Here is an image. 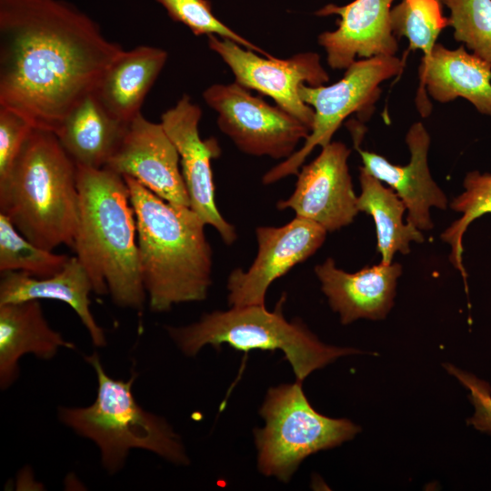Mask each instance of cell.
Segmentation results:
<instances>
[{"label": "cell", "instance_id": "obj_1", "mask_svg": "<svg viewBox=\"0 0 491 491\" xmlns=\"http://www.w3.org/2000/svg\"><path fill=\"white\" fill-rule=\"evenodd\" d=\"M124 52L64 0H0V106L55 133Z\"/></svg>", "mask_w": 491, "mask_h": 491}, {"label": "cell", "instance_id": "obj_2", "mask_svg": "<svg viewBox=\"0 0 491 491\" xmlns=\"http://www.w3.org/2000/svg\"><path fill=\"white\" fill-rule=\"evenodd\" d=\"M141 276L153 312L203 301L212 284L205 224L190 207L171 204L129 176Z\"/></svg>", "mask_w": 491, "mask_h": 491}, {"label": "cell", "instance_id": "obj_3", "mask_svg": "<svg viewBox=\"0 0 491 491\" xmlns=\"http://www.w3.org/2000/svg\"><path fill=\"white\" fill-rule=\"evenodd\" d=\"M78 223L73 248L98 295L141 310L146 292L139 266L137 227L125 178L108 168L76 165Z\"/></svg>", "mask_w": 491, "mask_h": 491}, {"label": "cell", "instance_id": "obj_4", "mask_svg": "<svg viewBox=\"0 0 491 491\" xmlns=\"http://www.w3.org/2000/svg\"><path fill=\"white\" fill-rule=\"evenodd\" d=\"M76 173L56 135L33 128L0 177V214L41 248H73L79 215Z\"/></svg>", "mask_w": 491, "mask_h": 491}, {"label": "cell", "instance_id": "obj_5", "mask_svg": "<svg viewBox=\"0 0 491 491\" xmlns=\"http://www.w3.org/2000/svg\"><path fill=\"white\" fill-rule=\"evenodd\" d=\"M285 300L283 296L273 311L265 306H232L226 311L204 314L191 325L167 326L166 330L187 356H195L206 345L217 350L223 344L242 351L280 350L301 383L313 371L340 356L362 353L326 345L301 321H287L283 314Z\"/></svg>", "mask_w": 491, "mask_h": 491}, {"label": "cell", "instance_id": "obj_6", "mask_svg": "<svg viewBox=\"0 0 491 491\" xmlns=\"http://www.w3.org/2000/svg\"><path fill=\"white\" fill-rule=\"evenodd\" d=\"M85 360L96 374V398L86 407H60L58 416L98 446L107 472H118L133 448L153 452L176 465L188 464L180 436L163 417L145 411L135 401L132 393L135 376L127 381L110 377L95 353Z\"/></svg>", "mask_w": 491, "mask_h": 491}, {"label": "cell", "instance_id": "obj_7", "mask_svg": "<svg viewBox=\"0 0 491 491\" xmlns=\"http://www.w3.org/2000/svg\"><path fill=\"white\" fill-rule=\"evenodd\" d=\"M259 413L265 426L254 431L258 469L283 482L308 456L339 446L360 431L347 419L316 412L298 381L269 388Z\"/></svg>", "mask_w": 491, "mask_h": 491}, {"label": "cell", "instance_id": "obj_8", "mask_svg": "<svg viewBox=\"0 0 491 491\" xmlns=\"http://www.w3.org/2000/svg\"><path fill=\"white\" fill-rule=\"evenodd\" d=\"M404 65L396 55L365 58L351 64L335 84L301 85L300 97L314 110L310 133L300 149L263 175V184L270 185L287 175H297L310 153L316 146L322 148L328 145L350 115L358 113L362 119L369 116L381 94L380 84L397 75Z\"/></svg>", "mask_w": 491, "mask_h": 491}, {"label": "cell", "instance_id": "obj_9", "mask_svg": "<svg viewBox=\"0 0 491 491\" xmlns=\"http://www.w3.org/2000/svg\"><path fill=\"white\" fill-rule=\"evenodd\" d=\"M203 99L216 112L219 130L246 155L287 159L310 133L296 116L235 81L208 86Z\"/></svg>", "mask_w": 491, "mask_h": 491}, {"label": "cell", "instance_id": "obj_10", "mask_svg": "<svg viewBox=\"0 0 491 491\" xmlns=\"http://www.w3.org/2000/svg\"><path fill=\"white\" fill-rule=\"evenodd\" d=\"M207 37L209 48L230 68L236 83L269 96L311 130L314 110L302 100L299 88L303 85L318 86L329 81L318 54L304 52L286 59L263 57L229 39Z\"/></svg>", "mask_w": 491, "mask_h": 491}, {"label": "cell", "instance_id": "obj_11", "mask_svg": "<svg viewBox=\"0 0 491 491\" xmlns=\"http://www.w3.org/2000/svg\"><path fill=\"white\" fill-rule=\"evenodd\" d=\"M326 233L320 225L296 215L279 227L258 226L255 261L247 270L235 268L228 276L229 305L265 306L270 285L313 256L325 242Z\"/></svg>", "mask_w": 491, "mask_h": 491}, {"label": "cell", "instance_id": "obj_12", "mask_svg": "<svg viewBox=\"0 0 491 491\" xmlns=\"http://www.w3.org/2000/svg\"><path fill=\"white\" fill-rule=\"evenodd\" d=\"M201 117L199 105L184 95L162 114L160 123L178 152L190 207L205 225L218 232L225 245L230 246L236 240L237 234L216 206L211 168V161L220 155L221 149L215 138L203 140L200 137Z\"/></svg>", "mask_w": 491, "mask_h": 491}, {"label": "cell", "instance_id": "obj_13", "mask_svg": "<svg viewBox=\"0 0 491 491\" xmlns=\"http://www.w3.org/2000/svg\"><path fill=\"white\" fill-rule=\"evenodd\" d=\"M351 150L342 142H330L310 164L301 166L292 195L276 204L292 209L327 232L350 225L359 213L347 160Z\"/></svg>", "mask_w": 491, "mask_h": 491}, {"label": "cell", "instance_id": "obj_14", "mask_svg": "<svg viewBox=\"0 0 491 491\" xmlns=\"http://www.w3.org/2000/svg\"><path fill=\"white\" fill-rule=\"evenodd\" d=\"M179 164L178 152L162 124L147 120L141 113L129 124L105 167L135 179L171 204L190 206Z\"/></svg>", "mask_w": 491, "mask_h": 491}, {"label": "cell", "instance_id": "obj_15", "mask_svg": "<svg viewBox=\"0 0 491 491\" xmlns=\"http://www.w3.org/2000/svg\"><path fill=\"white\" fill-rule=\"evenodd\" d=\"M352 134L363 167L396 193L406 205V221L421 231L431 230L434 224L430 209L446 210L448 200L430 174L427 163L430 136L423 123H415L406 133L411 157L406 165H394L378 154L361 149V128H353Z\"/></svg>", "mask_w": 491, "mask_h": 491}, {"label": "cell", "instance_id": "obj_16", "mask_svg": "<svg viewBox=\"0 0 491 491\" xmlns=\"http://www.w3.org/2000/svg\"><path fill=\"white\" fill-rule=\"evenodd\" d=\"M394 1L354 0L344 6L330 4L316 13L340 17L337 29L318 35L331 68L346 69L356 58L396 55L398 43L390 20Z\"/></svg>", "mask_w": 491, "mask_h": 491}, {"label": "cell", "instance_id": "obj_17", "mask_svg": "<svg viewBox=\"0 0 491 491\" xmlns=\"http://www.w3.org/2000/svg\"><path fill=\"white\" fill-rule=\"evenodd\" d=\"M419 78L416 102L422 116L431 112L426 88L440 103L462 97L479 113L491 116V64L469 54L463 45L451 50L436 43L430 56L421 60Z\"/></svg>", "mask_w": 491, "mask_h": 491}, {"label": "cell", "instance_id": "obj_18", "mask_svg": "<svg viewBox=\"0 0 491 491\" xmlns=\"http://www.w3.org/2000/svg\"><path fill=\"white\" fill-rule=\"evenodd\" d=\"M315 273L331 308L346 325L359 318L381 320L386 316L394 304L402 266L380 263L347 273L337 268L334 259L327 258L316 266Z\"/></svg>", "mask_w": 491, "mask_h": 491}, {"label": "cell", "instance_id": "obj_19", "mask_svg": "<svg viewBox=\"0 0 491 491\" xmlns=\"http://www.w3.org/2000/svg\"><path fill=\"white\" fill-rule=\"evenodd\" d=\"M59 347L75 348L47 323L38 300L0 305V386L6 389L19 376L20 358L33 354L51 359Z\"/></svg>", "mask_w": 491, "mask_h": 491}, {"label": "cell", "instance_id": "obj_20", "mask_svg": "<svg viewBox=\"0 0 491 491\" xmlns=\"http://www.w3.org/2000/svg\"><path fill=\"white\" fill-rule=\"evenodd\" d=\"M92 282L76 256L69 258L58 274L37 278L23 272H1L0 305L29 300L63 302L75 312L95 346H105L106 338L90 310Z\"/></svg>", "mask_w": 491, "mask_h": 491}, {"label": "cell", "instance_id": "obj_21", "mask_svg": "<svg viewBox=\"0 0 491 491\" xmlns=\"http://www.w3.org/2000/svg\"><path fill=\"white\" fill-rule=\"evenodd\" d=\"M168 55L160 47L139 45L125 51L102 76L95 95L118 121L129 125L163 70Z\"/></svg>", "mask_w": 491, "mask_h": 491}, {"label": "cell", "instance_id": "obj_22", "mask_svg": "<svg viewBox=\"0 0 491 491\" xmlns=\"http://www.w3.org/2000/svg\"><path fill=\"white\" fill-rule=\"evenodd\" d=\"M128 125L112 116L93 93L64 118L55 134L76 165L99 169L117 151Z\"/></svg>", "mask_w": 491, "mask_h": 491}, {"label": "cell", "instance_id": "obj_23", "mask_svg": "<svg viewBox=\"0 0 491 491\" xmlns=\"http://www.w3.org/2000/svg\"><path fill=\"white\" fill-rule=\"evenodd\" d=\"M359 182L361 192L356 206L359 212L370 215L376 231V251L385 265L393 263L396 253L406 255L410 243H423L422 231L410 223L404 224L405 204L390 187L360 167Z\"/></svg>", "mask_w": 491, "mask_h": 491}, {"label": "cell", "instance_id": "obj_24", "mask_svg": "<svg viewBox=\"0 0 491 491\" xmlns=\"http://www.w3.org/2000/svg\"><path fill=\"white\" fill-rule=\"evenodd\" d=\"M464 191L450 203V207L461 216L441 234V239L450 246L449 261L464 280L467 293L466 271L463 264V236L476 218L491 213V173L468 172L463 181Z\"/></svg>", "mask_w": 491, "mask_h": 491}, {"label": "cell", "instance_id": "obj_25", "mask_svg": "<svg viewBox=\"0 0 491 491\" xmlns=\"http://www.w3.org/2000/svg\"><path fill=\"white\" fill-rule=\"evenodd\" d=\"M442 0H402L391 9L390 20L396 39L406 37L411 50L423 52L427 59L441 31L449 26Z\"/></svg>", "mask_w": 491, "mask_h": 491}, {"label": "cell", "instance_id": "obj_26", "mask_svg": "<svg viewBox=\"0 0 491 491\" xmlns=\"http://www.w3.org/2000/svg\"><path fill=\"white\" fill-rule=\"evenodd\" d=\"M69 258L35 246L0 214L1 272H23L37 278H46L61 272Z\"/></svg>", "mask_w": 491, "mask_h": 491}, {"label": "cell", "instance_id": "obj_27", "mask_svg": "<svg viewBox=\"0 0 491 491\" xmlns=\"http://www.w3.org/2000/svg\"><path fill=\"white\" fill-rule=\"evenodd\" d=\"M454 37L491 64V0H442Z\"/></svg>", "mask_w": 491, "mask_h": 491}, {"label": "cell", "instance_id": "obj_28", "mask_svg": "<svg viewBox=\"0 0 491 491\" xmlns=\"http://www.w3.org/2000/svg\"><path fill=\"white\" fill-rule=\"evenodd\" d=\"M155 1L165 7L171 19L186 25L195 35H216L234 41L264 56H273L219 21L213 14L208 0Z\"/></svg>", "mask_w": 491, "mask_h": 491}, {"label": "cell", "instance_id": "obj_29", "mask_svg": "<svg viewBox=\"0 0 491 491\" xmlns=\"http://www.w3.org/2000/svg\"><path fill=\"white\" fill-rule=\"evenodd\" d=\"M33 128L25 117L0 106V177L8 172Z\"/></svg>", "mask_w": 491, "mask_h": 491}, {"label": "cell", "instance_id": "obj_30", "mask_svg": "<svg viewBox=\"0 0 491 491\" xmlns=\"http://www.w3.org/2000/svg\"><path fill=\"white\" fill-rule=\"evenodd\" d=\"M445 367L470 392V399L475 406V413L467 420V424L472 425L479 431L491 434V388L489 385L453 365L447 364Z\"/></svg>", "mask_w": 491, "mask_h": 491}]
</instances>
